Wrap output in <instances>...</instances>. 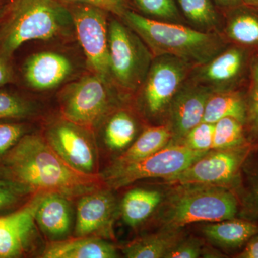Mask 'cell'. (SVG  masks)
Returning a JSON list of instances; mask_svg holds the SVG:
<instances>
[{
  "instance_id": "d590c367",
  "label": "cell",
  "mask_w": 258,
  "mask_h": 258,
  "mask_svg": "<svg viewBox=\"0 0 258 258\" xmlns=\"http://www.w3.org/2000/svg\"><path fill=\"white\" fill-rule=\"evenodd\" d=\"M66 6L83 5H91L105 10L107 13H113L123 18L127 11L125 0H57Z\"/></svg>"
},
{
  "instance_id": "7a4b0ae2",
  "label": "cell",
  "mask_w": 258,
  "mask_h": 258,
  "mask_svg": "<svg viewBox=\"0 0 258 258\" xmlns=\"http://www.w3.org/2000/svg\"><path fill=\"white\" fill-rule=\"evenodd\" d=\"M122 18L143 40L154 57L172 56L200 66L225 49L223 37L216 32L146 18L129 10Z\"/></svg>"
},
{
  "instance_id": "8d00e7d4",
  "label": "cell",
  "mask_w": 258,
  "mask_h": 258,
  "mask_svg": "<svg viewBox=\"0 0 258 258\" xmlns=\"http://www.w3.org/2000/svg\"><path fill=\"white\" fill-rule=\"evenodd\" d=\"M10 57L0 52V88L11 83L13 80V70Z\"/></svg>"
},
{
  "instance_id": "4dcf8cb0",
  "label": "cell",
  "mask_w": 258,
  "mask_h": 258,
  "mask_svg": "<svg viewBox=\"0 0 258 258\" xmlns=\"http://www.w3.org/2000/svg\"><path fill=\"white\" fill-rule=\"evenodd\" d=\"M33 193L23 184L0 175V213L18 206L30 194Z\"/></svg>"
},
{
  "instance_id": "f35d334b",
  "label": "cell",
  "mask_w": 258,
  "mask_h": 258,
  "mask_svg": "<svg viewBox=\"0 0 258 258\" xmlns=\"http://www.w3.org/2000/svg\"><path fill=\"white\" fill-rule=\"evenodd\" d=\"M219 6L225 8H236L244 5L243 0H215Z\"/></svg>"
},
{
  "instance_id": "f546056e",
  "label": "cell",
  "mask_w": 258,
  "mask_h": 258,
  "mask_svg": "<svg viewBox=\"0 0 258 258\" xmlns=\"http://www.w3.org/2000/svg\"><path fill=\"white\" fill-rule=\"evenodd\" d=\"M247 125L249 137L258 142V53L254 57L251 66V81L248 96L246 98ZM253 141V142H254Z\"/></svg>"
},
{
  "instance_id": "3957f363",
  "label": "cell",
  "mask_w": 258,
  "mask_h": 258,
  "mask_svg": "<svg viewBox=\"0 0 258 258\" xmlns=\"http://www.w3.org/2000/svg\"><path fill=\"white\" fill-rule=\"evenodd\" d=\"M174 186L159 205L160 229H181L190 224L222 221L238 215V199L232 189L213 185Z\"/></svg>"
},
{
  "instance_id": "8fae6325",
  "label": "cell",
  "mask_w": 258,
  "mask_h": 258,
  "mask_svg": "<svg viewBox=\"0 0 258 258\" xmlns=\"http://www.w3.org/2000/svg\"><path fill=\"white\" fill-rule=\"evenodd\" d=\"M84 129L64 120L52 125L45 139L56 154L75 170L96 175V147Z\"/></svg>"
},
{
  "instance_id": "d6a6232c",
  "label": "cell",
  "mask_w": 258,
  "mask_h": 258,
  "mask_svg": "<svg viewBox=\"0 0 258 258\" xmlns=\"http://www.w3.org/2000/svg\"><path fill=\"white\" fill-rule=\"evenodd\" d=\"M33 112V107L16 95L0 93V118H25Z\"/></svg>"
},
{
  "instance_id": "ac0fdd59",
  "label": "cell",
  "mask_w": 258,
  "mask_h": 258,
  "mask_svg": "<svg viewBox=\"0 0 258 258\" xmlns=\"http://www.w3.org/2000/svg\"><path fill=\"white\" fill-rule=\"evenodd\" d=\"M116 247L105 239L95 236L76 237L51 242L44 250L45 258H115Z\"/></svg>"
},
{
  "instance_id": "52a82bcc",
  "label": "cell",
  "mask_w": 258,
  "mask_h": 258,
  "mask_svg": "<svg viewBox=\"0 0 258 258\" xmlns=\"http://www.w3.org/2000/svg\"><path fill=\"white\" fill-rule=\"evenodd\" d=\"M252 150V144L234 149H212L179 174L164 181L172 185H213L235 191L240 184L242 166Z\"/></svg>"
},
{
  "instance_id": "836d02e7",
  "label": "cell",
  "mask_w": 258,
  "mask_h": 258,
  "mask_svg": "<svg viewBox=\"0 0 258 258\" xmlns=\"http://www.w3.org/2000/svg\"><path fill=\"white\" fill-rule=\"evenodd\" d=\"M26 132V127L16 123H0V157H4L18 143Z\"/></svg>"
},
{
  "instance_id": "74e56055",
  "label": "cell",
  "mask_w": 258,
  "mask_h": 258,
  "mask_svg": "<svg viewBox=\"0 0 258 258\" xmlns=\"http://www.w3.org/2000/svg\"><path fill=\"white\" fill-rule=\"evenodd\" d=\"M238 258H258V233L252 236L244 246L242 251L236 256Z\"/></svg>"
},
{
  "instance_id": "277c9868",
  "label": "cell",
  "mask_w": 258,
  "mask_h": 258,
  "mask_svg": "<svg viewBox=\"0 0 258 258\" xmlns=\"http://www.w3.org/2000/svg\"><path fill=\"white\" fill-rule=\"evenodd\" d=\"M73 28L69 8L57 0H13L0 31V52L11 57L25 42L67 36Z\"/></svg>"
},
{
  "instance_id": "d4e9b609",
  "label": "cell",
  "mask_w": 258,
  "mask_h": 258,
  "mask_svg": "<svg viewBox=\"0 0 258 258\" xmlns=\"http://www.w3.org/2000/svg\"><path fill=\"white\" fill-rule=\"evenodd\" d=\"M137 134V124L133 117L125 111L112 115L105 127L104 139L111 150H123L133 142Z\"/></svg>"
},
{
  "instance_id": "ba28073f",
  "label": "cell",
  "mask_w": 258,
  "mask_h": 258,
  "mask_svg": "<svg viewBox=\"0 0 258 258\" xmlns=\"http://www.w3.org/2000/svg\"><path fill=\"white\" fill-rule=\"evenodd\" d=\"M108 82L93 74L64 88L60 97L64 120L84 128L98 125L111 109Z\"/></svg>"
},
{
  "instance_id": "4fadbf2b",
  "label": "cell",
  "mask_w": 258,
  "mask_h": 258,
  "mask_svg": "<svg viewBox=\"0 0 258 258\" xmlns=\"http://www.w3.org/2000/svg\"><path fill=\"white\" fill-rule=\"evenodd\" d=\"M212 93L195 80L185 81L166 114L172 136L169 144H179L190 130L203 122L205 106Z\"/></svg>"
},
{
  "instance_id": "d6986e66",
  "label": "cell",
  "mask_w": 258,
  "mask_h": 258,
  "mask_svg": "<svg viewBox=\"0 0 258 258\" xmlns=\"http://www.w3.org/2000/svg\"><path fill=\"white\" fill-rule=\"evenodd\" d=\"M202 232L215 247L237 249L244 247L252 236L258 233V223L235 217L207 224Z\"/></svg>"
},
{
  "instance_id": "7402d4cb",
  "label": "cell",
  "mask_w": 258,
  "mask_h": 258,
  "mask_svg": "<svg viewBox=\"0 0 258 258\" xmlns=\"http://www.w3.org/2000/svg\"><path fill=\"white\" fill-rule=\"evenodd\" d=\"M227 117L235 118L245 125V98L234 90L212 93L205 106L203 122L215 124L218 120Z\"/></svg>"
},
{
  "instance_id": "9c48e42d",
  "label": "cell",
  "mask_w": 258,
  "mask_h": 258,
  "mask_svg": "<svg viewBox=\"0 0 258 258\" xmlns=\"http://www.w3.org/2000/svg\"><path fill=\"white\" fill-rule=\"evenodd\" d=\"M192 64L184 60L163 55L154 57L142 86V100L149 117L167 114L173 98L187 80Z\"/></svg>"
},
{
  "instance_id": "8992f818",
  "label": "cell",
  "mask_w": 258,
  "mask_h": 258,
  "mask_svg": "<svg viewBox=\"0 0 258 258\" xmlns=\"http://www.w3.org/2000/svg\"><path fill=\"white\" fill-rule=\"evenodd\" d=\"M208 152L192 150L183 144H168L141 160L124 164L113 163L105 171L103 179L109 187L115 189L144 179H166L179 174Z\"/></svg>"
},
{
  "instance_id": "ffe728a7",
  "label": "cell",
  "mask_w": 258,
  "mask_h": 258,
  "mask_svg": "<svg viewBox=\"0 0 258 258\" xmlns=\"http://www.w3.org/2000/svg\"><path fill=\"white\" fill-rule=\"evenodd\" d=\"M185 235L181 229H160L157 233L137 239L122 248L128 258H165Z\"/></svg>"
},
{
  "instance_id": "f1b7e54d",
  "label": "cell",
  "mask_w": 258,
  "mask_h": 258,
  "mask_svg": "<svg viewBox=\"0 0 258 258\" xmlns=\"http://www.w3.org/2000/svg\"><path fill=\"white\" fill-rule=\"evenodd\" d=\"M137 8L154 20L177 23L181 20L174 0H134Z\"/></svg>"
},
{
  "instance_id": "b9f144b4",
  "label": "cell",
  "mask_w": 258,
  "mask_h": 258,
  "mask_svg": "<svg viewBox=\"0 0 258 258\" xmlns=\"http://www.w3.org/2000/svg\"><path fill=\"white\" fill-rule=\"evenodd\" d=\"M3 1H4V0H0V3H1V2H3Z\"/></svg>"
},
{
  "instance_id": "e0dca14e",
  "label": "cell",
  "mask_w": 258,
  "mask_h": 258,
  "mask_svg": "<svg viewBox=\"0 0 258 258\" xmlns=\"http://www.w3.org/2000/svg\"><path fill=\"white\" fill-rule=\"evenodd\" d=\"M69 198L58 193L42 194L37 205L35 222L54 241L64 240L71 233L73 211Z\"/></svg>"
},
{
  "instance_id": "ab89813d",
  "label": "cell",
  "mask_w": 258,
  "mask_h": 258,
  "mask_svg": "<svg viewBox=\"0 0 258 258\" xmlns=\"http://www.w3.org/2000/svg\"><path fill=\"white\" fill-rule=\"evenodd\" d=\"M202 257H224L225 254L222 253L220 251L213 249L212 247H206L204 245L203 252H202Z\"/></svg>"
},
{
  "instance_id": "6da1fadb",
  "label": "cell",
  "mask_w": 258,
  "mask_h": 258,
  "mask_svg": "<svg viewBox=\"0 0 258 258\" xmlns=\"http://www.w3.org/2000/svg\"><path fill=\"white\" fill-rule=\"evenodd\" d=\"M1 174L32 192L58 193L71 198L100 189L101 179L75 170L37 134H25L3 157Z\"/></svg>"
},
{
  "instance_id": "cb8c5ba5",
  "label": "cell",
  "mask_w": 258,
  "mask_h": 258,
  "mask_svg": "<svg viewBox=\"0 0 258 258\" xmlns=\"http://www.w3.org/2000/svg\"><path fill=\"white\" fill-rule=\"evenodd\" d=\"M239 202L240 218L258 223V159L249 154L242 166L240 184L235 189Z\"/></svg>"
},
{
  "instance_id": "30bf717a",
  "label": "cell",
  "mask_w": 258,
  "mask_h": 258,
  "mask_svg": "<svg viewBox=\"0 0 258 258\" xmlns=\"http://www.w3.org/2000/svg\"><path fill=\"white\" fill-rule=\"evenodd\" d=\"M69 9L88 66L93 74L109 82L111 77L107 12L83 5H71Z\"/></svg>"
},
{
  "instance_id": "44dd1931",
  "label": "cell",
  "mask_w": 258,
  "mask_h": 258,
  "mask_svg": "<svg viewBox=\"0 0 258 258\" xmlns=\"http://www.w3.org/2000/svg\"><path fill=\"white\" fill-rule=\"evenodd\" d=\"M164 195L155 189L137 188L125 194L119 208L125 223L136 227L147 220L162 202Z\"/></svg>"
},
{
  "instance_id": "4316f807",
  "label": "cell",
  "mask_w": 258,
  "mask_h": 258,
  "mask_svg": "<svg viewBox=\"0 0 258 258\" xmlns=\"http://www.w3.org/2000/svg\"><path fill=\"white\" fill-rule=\"evenodd\" d=\"M244 125L235 118H222L214 124L212 149H228L252 144L246 137Z\"/></svg>"
},
{
  "instance_id": "484cf974",
  "label": "cell",
  "mask_w": 258,
  "mask_h": 258,
  "mask_svg": "<svg viewBox=\"0 0 258 258\" xmlns=\"http://www.w3.org/2000/svg\"><path fill=\"white\" fill-rule=\"evenodd\" d=\"M225 34L229 39L238 45L257 46V15L243 10L237 12L229 18Z\"/></svg>"
},
{
  "instance_id": "5b68a950",
  "label": "cell",
  "mask_w": 258,
  "mask_h": 258,
  "mask_svg": "<svg viewBox=\"0 0 258 258\" xmlns=\"http://www.w3.org/2000/svg\"><path fill=\"white\" fill-rule=\"evenodd\" d=\"M111 79L128 91L142 87L152 64V52L125 24L113 20L108 25Z\"/></svg>"
},
{
  "instance_id": "5bb4252c",
  "label": "cell",
  "mask_w": 258,
  "mask_h": 258,
  "mask_svg": "<svg viewBox=\"0 0 258 258\" xmlns=\"http://www.w3.org/2000/svg\"><path fill=\"white\" fill-rule=\"evenodd\" d=\"M247 60V51L242 47L225 49L208 62L199 66L193 80L212 92L232 91L242 78Z\"/></svg>"
},
{
  "instance_id": "83f0119b",
  "label": "cell",
  "mask_w": 258,
  "mask_h": 258,
  "mask_svg": "<svg viewBox=\"0 0 258 258\" xmlns=\"http://www.w3.org/2000/svg\"><path fill=\"white\" fill-rule=\"evenodd\" d=\"M184 16L203 31L216 28L219 18L211 0H177Z\"/></svg>"
},
{
  "instance_id": "9a60e30c",
  "label": "cell",
  "mask_w": 258,
  "mask_h": 258,
  "mask_svg": "<svg viewBox=\"0 0 258 258\" xmlns=\"http://www.w3.org/2000/svg\"><path fill=\"white\" fill-rule=\"evenodd\" d=\"M42 194L17 211L0 217V258L18 257L28 250L35 232V214Z\"/></svg>"
},
{
  "instance_id": "7c38bea8",
  "label": "cell",
  "mask_w": 258,
  "mask_h": 258,
  "mask_svg": "<svg viewBox=\"0 0 258 258\" xmlns=\"http://www.w3.org/2000/svg\"><path fill=\"white\" fill-rule=\"evenodd\" d=\"M118 210L109 190L100 188L85 194L81 196L76 208L75 236H95L113 240V224Z\"/></svg>"
},
{
  "instance_id": "603a6c76",
  "label": "cell",
  "mask_w": 258,
  "mask_h": 258,
  "mask_svg": "<svg viewBox=\"0 0 258 258\" xmlns=\"http://www.w3.org/2000/svg\"><path fill=\"white\" fill-rule=\"evenodd\" d=\"M171 137V130L167 124L148 128L115 159L113 164H128L149 157L169 144Z\"/></svg>"
},
{
  "instance_id": "60d3db41",
  "label": "cell",
  "mask_w": 258,
  "mask_h": 258,
  "mask_svg": "<svg viewBox=\"0 0 258 258\" xmlns=\"http://www.w3.org/2000/svg\"><path fill=\"white\" fill-rule=\"evenodd\" d=\"M244 5L258 8V0H243Z\"/></svg>"
},
{
  "instance_id": "1f68e13d",
  "label": "cell",
  "mask_w": 258,
  "mask_h": 258,
  "mask_svg": "<svg viewBox=\"0 0 258 258\" xmlns=\"http://www.w3.org/2000/svg\"><path fill=\"white\" fill-rule=\"evenodd\" d=\"M214 124L202 122L190 130L179 144L199 152L212 150L213 144Z\"/></svg>"
},
{
  "instance_id": "e575fe53",
  "label": "cell",
  "mask_w": 258,
  "mask_h": 258,
  "mask_svg": "<svg viewBox=\"0 0 258 258\" xmlns=\"http://www.w3.org/2000/svg\"><path fill=\"white\" fill-rule=\"evenodd\" d=\"M203 241L198 237H189L181 239L166 254L165 258H198L201 257Z\"/></svg>"
},
{
  "instance_id": "2e32d148",
  "label": "cell",
  "mask_w": 258,
  "mask_h": 258,
  "mask_svg": "<svg viewBox=\"0 0 258 258\" xmlns=\"http://www.w3.org/2000/svg\"><path fill=\"white\" fill-rule=\"evenodd\" d=\"M73 66L68 57L57 52H41L30 55L23 66L25 82L32 89L47 91L69 77Z\"/></svg>"
}]
</instances>
